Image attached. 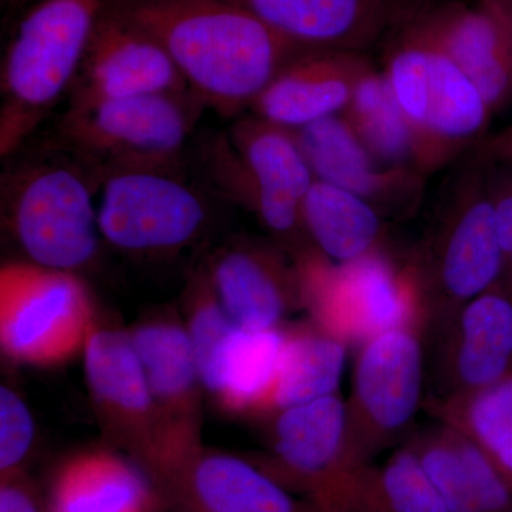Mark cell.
Listing matches in <instances>:
<instances>
[{
	"label": "cell",
	"mask_w": 512,
	"mask_h": 512,
	"mask_svg": "<svg viewBox=\"0 0 512 512\" xmlns=\"http://www.w3.org/2000/svg\"><path fill=\"white\" fill-rule=\"evenodd\" d=\"M157 40L202 106L222 116L249 109L306 47L227 0H106Z\"/></svg>",
	"instance_id": "6da1fadb"
},
{
	"label": "cell",
	"mask_w": 512,
	"mask_h": 512,
	"mask_svg": "<svg viewBox=\"0 0 512 512\" xmlns=\"http://www.w3.org/2000/svg\"><path fill=\"white\" fill-rule=\"evenodd\" d=\"M406 18L383 72L412 130L414 168L426 177L480 146L494 113L466 73L407 13Z\"/></svg>",
	"instance_id": "7a4b0ae2"
},
{
	"label": "cell",
	"mask_w": 512,
	"mask_h": 512,
	"mask_svg": "<svg viewBox=\"0 0 512 512\" xmlns=\"http://www.w3.org/2000/svg\"><path fill=\"white\" fill-rule=\"evenodd\" d=\"M106 0H42L20 22L0 76V156L15 154L76 79Z\"/></svg>",
	"instance_id": "3957f363"
},
{
	"label": "cell",
	"mask_w": 512,
	"mask_h": 512,
	"mask_svg": "<svg viewBox=\"0 0 512 512\" xmlns=\"http://www.w3.org/2000/svg\"><path fill=\"white\" fill-rule=\"evenodd\" d=\"M96 178L72 157L25 160L2 178L3 217L33 264L74 272L101 237Z\"/></svg>",
	"instance_id": "277c9868"
},
{
	"label": "cell",
	"mask_w": 512,
	"mask_h": 512,
	"mask_svg": "<svg viewBox=\"0 0 512 512\" xmlns=\"http://www.w3.org/2000/svg\"><path fill=\"white\" fill-rule=\"evenodd\" d=\"M202 107L191 93H163L66 110L59 147L99 187L111 174L175 171Z\"/></svg>",
	"instance_id": "5b68a950"
},
{
	"label": "cell",
	"mask_w": 512,
	"mask_h": 512,
	"mask_svg": "<svg viewBox=\"0 0 512 512\" xmlns=\"http://www.w3.org/2000/svg\"><path fill=\"white\" fill-rule=\"evenodd\" d=\"M215 183L254 212L266 228L291 235L302 227V207L315 175L291 130L244 117L208 153Z\"/></svg>",
	"instance_id": "8992f818"
},
{
	"label": "cell",
	"mask_w": 512,
	"mask_h": 512,
	"mask_svg": "<svg viewBox=\"0 0 512 512\" xmlns=\"http://www.w3.org/2000/svg\"><path fill=\"white\" fill-rule=\"evenodd\" d=\"M90 293L73 272L33 264L0 271V340L6 355L28 365H57L92 335Z\"/></svg>",
	"instance_id": "52a82bcc"
},
{
	"label": "cell",
	"mask_w": 512,
	"mask_h": 512,
	"mask_svg": "<svg viewBox=\"0 0 512 512\" xmlns=\"http://www.w3.org/2000/svg\"><path fill=\"white\" fill-rule=\"evenodd\" d=\"M298 288L326 332L367 340L404 328L412 312L413 286L379 251L348 264H333L306 252L299 261Z\"/></svg>",
	"instance_id": "ba28073f"
},
{
	"label": "cell",
	"mask_w": 512,
	"mask_h": 512,
	"mask_svg": "<svg viewBox=\"0 0 512 512\" xmlns=\"http://www.w3.org/2000/svg\"><path fill=\"white\" fill-rule=\"evenodd\" d=\"M187 332L202 387L231 410L271 404L284 332L242 329L222 308L210 279L195 282Z\"/></svg>",
	"instance_id": "9c48e42d"
},
{
	"label": "cell",
	"mask_w": 512,
	"mask_h": 512,
	"mask_svg": "<svg viewBox=\"0 0 512 512\" xmlns=\"http://www.w3.org/2000/svg\"><path fill=\"white\" fill-rule=\"evenodd\" d=\"M101 237L121 251L157 254L185 247L208 218L200 192L175 171L111 174L99 187Z\"/></svg>",
	"instance_id": "30bf717a"
},
{
	"label": "cell",
	"mask_w": 512,
	"mask_h": 512,
	"mask_svg": "<svg viewBox=\"0 0 512 512\" xmlns=\"http://www.w3.org/2000/svg\"><path fill=\"white\" fill-rule=\"evenodd\" d=\"M434 245L437 282L451 298L473 301L507 271L487 173L477 153L454 178Z\"/></svg>",
	"instance_id": "8fae6325"
},
{
	"label": "cell",
	"mask_w": 512,
	"mask_h": 512,
	"mask_svg": "<svg viewBox=\"0 0 512 512\" xmlns=\"http://www.w3.org/2000/svg\"><path fill=\"white\" fill-rule=\"evenodd\" d=\"M163 93L191 92L163 46L104 3L70 87L67 110Z\"/></svg>",
	"instance_id": "7c38bea8"
},
{
	"label": "cell",
	"mask_w": 512,
	"mask_h": 512,
	"mask_svg": "<svg viewBox=\"0 0 512 512\" xmlns=\"http://www.w3.org/2000/svg\"><path fill=\"white\" fill-rule=\"evenodd\" d=\"M130 335L156 404V453L143 467L156 477L201 448V377L187 329L156 320Z\"/></svg>",
	"instance_id": "4fadbf2b"
},
{
	"label": "cell",
	"mask_w": 512,
	"mask_h": 512,
	"mask_svg": "<svg viewBox=\"0 0 512 512\" xmlns=\"http://www.w3.org/2000/svg\"><path fill=\"white\" fill-rule=\"evenodd\" d=\"M83 350L87 386L101 421L130 457L146 466L156 453L157 412L130 333L93 330Z\"/></svg>",
	"instance_id": "5bb4252c"
},
{
	"label": "cell",
	"mask_w": 512,
	"mask_h": 512,
	"mask_svg": "<svg viewBox=\"0 0 512 512\" xmlns=\"http://www.w3.org/2000/svg\"><path fill=\"white\" fill-rule=\"evenodd\" d=\"M168 508L183 512H316L241 458L200 450L154 478Z\"/></svg>",
	"instance_id": "9a60e30c"
},
{
	"label": "cell",
	"mask_w": 512,
	"mask_h": 512,
	"mask_svg": "<svg viewBox=\"0 0 512 512\" xmlns=\"http://www.w3.org/2000/svg\"><path fill=\"white\" fill-rule=\"evenodd\" d=\"M346 426L348 413L336 394L281 410L276 421L279 464L316 512L335 510L343 484L356 470L345 458Z\"/></svg>",
	"instance_id": "2e32d148"
},
{
	"label": "cell",
	"mask_w": 512,
	"mask_h": 512,
	"mask_svg": "<svg viewBox=\"0 0 512 512\" xmlns=\"http://www.w3.org/2000/svg\"><path fill=\"white\" fill-rule=\"evenodd\" d=\"M306 49L363 52L402 19L406 0H227Z\"/></svg>",
	"instance_id": "e0dca14e"
},
{
	"label": "cell",
	"mask_w": 512,
	"mask_h": 512,
	"mask_svg": "<svg viewBox=\"0 0 512 512\" xmlns=\"http://www.w3.org/2000/svg\"><path fill=\"white\" fill-rule=\"evenodd\" d=\"M370 69L363 52L302 50L255 100L252 114L288 130L339 116Z\"/></svg>",
	"instance_id": "ac0fdd59"
},
{
	"label": "cell",
	"mask_w": 512,
	"mask_h": 512,
	"mask_svg": "<svg viewBox=\"0 0 512 512\" xmlns=\"http://www.w3.org/2000/svg\"><path fill=\"white\" fill-rule=\"evenodd\" d=\"M291 131L315 180L353 192L379 211L416 204L423 192L424 175L379 163L342 114Z\"/></svg>",
	"instance_id": "d6986e66"
},
{
	"label": "cell",
	"mask_w": 512,
	"mask_h": 512,
	"mask_svg": "<svg viewBox=\"0 0 512 512\" xmlns=\"http://www.w3.org/2000/svg\"><path fill=\"white\" fill-rule=\"evenodd\" d=\"M409 18L466 73L494 114L512 104V45L480 6L443 2L410 5Z\"/></svg>",
	"instance_id": "ffe728a7"
},
{
	"label": "cell",
	"mask_w": 512,
	"mask_h": 512,
	"mask_svg": "<svg viewBox=\"0 0 512 512\" xmlns=\"http://www.w3.org/2000/svg\"><path fill=\"white\" fill-rule=\"evenodd\" d=\"M49 512H161L163 497L133 457L96 450L57 468L47 495Z\"/></svg>",
	"instance_id": "44dd1931"
},
{
	"label": "cell",
	"mask_w": 512,
	"mask_h": 512,
	"mask_svg": "<svg viewBox=\"0 0 512 512\" xmlns=\"http://www.w3.org/2000/svg\"><path fill=\"white\" fill-rule=\"evenodd\" d=\"M421 379L419 342L406 328L389 330L363 346L356 365V399L377 427L397 430L416 413Z\"/></svg>",
	"instance_id": "7402d4cb"
},
{
	"label": "cell",
	"mask_w": 512,
	"mask_h": 512,
	"mask_svg": "<svg viewBox=\"0 0 512 512\" xmlns=\"http://www.w3.org/2000/svg\"><path fill=\"white\" fill-rule=\"evenodd\" d=\"M212 288L224 311L242 329H275L298 276L266 249H228L212 262Z\"/></svg>",
	"instance_id": "603a6c76"
},
{
	"label": "cell",
	"mask_w": 512,
	"mask_h": 512,
	"mask_svg": "<svg viewBox=\"0 0 512 512\" xmlns=\"http://www.w3.org/2000/svg\"><path fill=\"white\" fill-rule=\"evenodd\" d=\"M302 227L319 254L333 264H348L377 251L382 218L365 198L315 180L303 201Z\"/></svg>",
	"instance_id": "cb8c5ba5"
},
{
	"label": "cell",
	"mask_w": 512,
	"mask_h": 512,
	"mask_svg": "<svg viewBox=\"0 0 512 512\" xmlns=\"http://www.w3.org/2000/svg\"><path fill=\"white\" fill-rule=\"evenodd\" d=\"M419 457L448 511H512L510 485L473 440L431 444Z\"/></svg>",
	"instance_id": "d4e9b609"
},
{
	"label": "cell",
	"mask_w": 512,
	"mask_h": 512,
	"mask_svg": "<svg viewBox=\"0 0 512 512\" xmlns=\"http://www.w3.org/2000/svg\"><path fill=\"white\" fill-rule=\"evenodd\" d=\"M512 296L497 286L467 303L461 316L457 369L480 392L511 376Z\"/></svg>",
	"instance_id": "484cf974"
},
{
	"label": "cell",
	"mask_w": 512,
	"mask_h": 512,
	"mask_svg": "<svg viewBox=\"0 0 512 512\" xmlns=\"http://www.w3.org/2000/svg\"><path fill=\"white\" fill-rule=\"evenodd\" d=\"M272 406L289 407L335 396L346 365V345L326 330L284 333Z\"/></svg>",
	"instance_id": "4316f807"
},
{
	"label": "cell",
	"mask_w": 512,
	"mask_h": 512,
	"mask_svg": "<svg viewBox=\"0 0 512 512\" xmlns=\"http://www.w3.org/2000/svg\"><path fill=\"white\" fill-rule=\"evenodd\" d=\"M342 116L379 163L416 171L412 130L384 72L370 69L363 76Z\"/></svg>",
	"instance_id": "83f0119b"
},
{
	"label": "cell",
	"mask_w": 512,
	"mask_h": 512,
	"mask_svg": "<svg viewBox=\"0 0 512 512\" xmlns=\"http://www.w3.org/2000/svg\"><path fill=\"white\" fill-rule=\"evenodd\" d=\"M342 504L343 512H450L419 454L409 450L390 458L375 478L356 470L346 483Z\"/></svg>",
	"instance_id": "f1b7e54d"
},
{
	"label": "cell",
	"mask_w": 512,
	"mask_h": 512,
	"mask_svg": "<svg viewBox=\"0 0 512 512\" xmlns=\"http://www.w3.org/2000/svg\"><path fill=\"white\" fill-rule=\"evenodd\" d=\"M474 443L512 490V375L474 394L467 410Z\"/></svg>",
	"instance_id": "f546056e"
},
{
	"label": "cell",
	"mask_w": 512,
	"mask_h": 512,
	"mask_svg": "<svg viewBox=\"0 0 512 512\" xmlns=\"http://www.w3.org/2000/svg\"><path fill=\"white\" fill-rule=\"evenodd\" d=\"M35 436V424L25 402L10 390L0 389V473L18 476Z\"/></svg>",
	"instance_id": "4dcf8cb0"
},
{
	"label": "cell",
	"mask_w": 512,
	"mask_h": 512,
	"mask_svg": "<svg viewBox=\"0 0 512 512\" xmlns=\"http://www.w3.org/2000/svg\"><path fill=\"white\" fill-rule=\"evenodd\" d=\"M505 255L507 271H512V161H491L481 156Z\"/></svg>",
	"instance_id": "1f68e13d"
},
{
	"label": "cell",
	"mask_w": 512,
	"mask_h": 512,
	"mask_svg": "<svg viewBox=\"0 0 512 512\" xmlns=\"http://www.w3.org/2000/svg\"><path fill=\"white\" fill-rule=\"evenodd\" d=\"M0 512H49L37 501L29 485L20 476L2 478Z\"/></svg>",
	"instance_id": "d6a6232c"
},
{
	"label": "cell",
	"mask_w": 512,
	"mask_h": 512,
	"mask_svg": "<svg viewBox=\"0 0 512 512\" xmlns=\"http://www.w3.org/2000/svg\"><path fill=\"white\" fill-rule=\"evenodd\" d=\"M478 153L491 161H512V124L476 147Z\"/></svg>",
	"instance_id": "836d02e7"
},
{
	"label": "cell",
	"mask_w": 512,
	"mask_h": 512,
	"mask_svg": "<svg viewBox=\"0 0 512 512\" xmlns=\"http://www.w3.org/2000/svg\"><path fill=\"white\" fill-rule=\"evenodd\" d=\"M478 6L501 26L512 45V0H478Z\"/></svg>",
	"instance_id": "e575fe53"
},
{
	"label": "cell",
	"mask_w": 512,
	"mask_h": 512,
	"mask_svg": "<svg viewBox=\"0 0 512 512\" xmlns=\"http://www.w3.org/2000/svg\"><path fill=\"white\" fill-rule=\"evenodd\" d=\"M161 512H183V511L173 510V508H168L167 505H165L164 510Z\"/></svg>",
	"instance_id": "d590c367"
},
{
	"label": "cell",
	"mask_w": 512,
	"mask_h": 512,
	"mask_svg": "<svg viewBox=\"0 0 512 512\" xmlns=\"http://www.w3.org/2000/svg\"><path fill=\"white\" fill-rule=\"evenodd\" d=\"M511 274V296H512V271L510 272Z\"/></svg>",
	"instance_id": "8d00e7d4"
},
{
	"label": "cell",
	"mask_w": 512,
	"mask_h": 512,
	"mask_svg": "<svg viewBox=\"0 0 512 512\" xmlns=\"http://www.w3.org/2000/svg\"><path fill=\"white\" fill-rule=\"evenodd\" d=\"M5 2H15V0H5Z\"/></svg>",
	"instance_id": "74e56055"
}]
</instances>
